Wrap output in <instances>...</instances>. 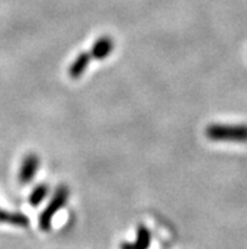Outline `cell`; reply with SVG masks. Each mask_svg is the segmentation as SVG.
<instances>
[{
	"instance_id": "obj_8",
	"label": "cell",
	"mask_w": 247,
	"mask_h": 249,
	"mask_svg": "<svg viewBox=\"0 0 247 249\" xmlns=\"http://www.w3.org/2000/svg\"><path fill=\"white\" fill-rule=\"evenodd\" d=\"M48 193H49V187H48L47 183H41V185L35 186L31 193V195H29L28 199L31 206L37 208V206L41 205V202L47 197Z\"/></svg>"
},
{
	"instance_id": "obj_4",
	"label": "cell",
	"mask_w": 247,
	"mask_h": 249,
	"mask_svg": "<svg viewBox=\"0 0 247 249\" xmlns=\"http://www.w3.org/2000/svg\"><path fill=\"white\" fill-rule=\"evenodd\" d=\"M114 48H115V42L113 38L110 36H102L95 41L94 46L91 47L90 54L95 60H105L113 53Z\"/></svg>"
},
{
	"instance_id": "obj_6",
	"label": "cell",
	"mask_w": 247,
	"mask_h": 249,
	"mask_svg": "<svg viewBox=\"0 0 247 249\" xmlns=\"http://www.w3.org/2000/svg\"><path fill=\"white\" fill-rule=\"evenodd\" d=\"M91 54L88 52H81L79 56L76 57L73 62L69 65L68 67V76L71 79L77 80L80 79L82 75L84 73V71L87 70L88 65H90L91 61Z\"/></svg>"
},
{
	"instance_id": "obj_3",
	"label": "cell",
	"mask_w": 247,
	"mask_h": 249,
	"mask_svg": "<svg viewBox=\"0 0 247 249\" xmlns=\"http://www.w3.org/2000/svg\"><path fill=\"white\" fill-rule=\"evenodd\" d=\"M39 163H41L39 157L35 153H29V155L25 156L23 158L20 168H19V182L23 183V185H27V183L34 180L38 168H39Z\"/></svg>"
},
{
	"instance_id": "obj_2",
	"label": "cell",
	"mask_w": 247,
	"mask_h": 249,
	"mask_svg": "<svg viewBox=\"0 0 247 249\" xmlns=\"http://www.w3.org/2000/svg\"><path fill=\"white\" fill-rule=\"evenodd\" d=\"M69 197V190L66 185H61L58 189L54 191L53 197L49 201L48 206L44 209L42 214L39 215V229L43 231H48L52 227V220H53L54 215L60 212L61 209L65 208Z\"/></svg>"
},
{
	"instance_id": "obj_1",
	"label": "cell",
	"mask_w": 247,
	"mask_h": 249,
	"mask_svg": "<svg viewBox=\"0 0 247 249\" xmlns=\"http://www.w3.org/2000/svg\"><path fill=\"white\" fill-rule=\"evenodd\" d=\"M206 137L213 142H247V124H211Z\"/></svg>"
},
{
	"instance_id": "obj_5",
	"label": "cell",
	"mask_w": 247,
	"mask_h": 249,
	"mask_svg": "<svg viewBox=\"0 0 247 249\" xmlns=\"http://www.w3.org/2000/svg\"><path fill=\"white\" fill-rule=\"evenodd\" d=\"M151 244V233L145 225H139L136 231V239L134 242L122 243L121 249H149Z\"/></svg>"
},
{
	"instance_id": "obj_7",
	"label": "cell",
	"mask_w": 247,
	"mask_h": 249,
	"mask_svg": "<svg viewBox=\"0 0 247 249\" xmlns=\"http://www.w3.org/2000/svg\"><path fill=\"white\" fill-rule=\"evenodd\" d=\"M0 223H6L18 228H28L29 219L23 213H12L0 209Z\"/></svg>"
}]
</instances>
